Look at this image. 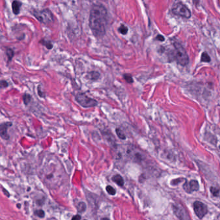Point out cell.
I'll list each match as a JSON object with an SVG mask.
<instances>
[{
	"label": "cell",
	"instance_id": "6da1fadb",
	"mask_svg": "<svg viewBox=\"0 0 220 220\" xmlns=\"http://www.w3.org/2000/svg\"><path fill=\"white\" fill-rule=\"evenodd\" d=\"M107 16V10L103 5H94L91 9L89 27L94 36L96 38H101L105 34Z\"/></svg>",
	"mask_w": 220,
	"mask_h": 220
},
{
	"label": "cell",
	"instance_id": "7a4b0ae2",
	"mask_svg": "<svg viewBox=\"0 0 220 220\" xmlns=\"http://www.w3.org/2000/svg\"><path fill=\"white\" fill-rule=\"evenodd\" d=\"M174 45L175 47L174 56L175 60L181 65H187L189 63V60L186 51L179 43H174Z\"/></svg>",
	"mask_w": 220,
	"mask_h": 220
},
{
	"label": "cell",
	"instance_id": "3957f363",
	"mask_svg": "<svg viewBox=\"0 0 220 220\" xmlns=\"http://www.w3.org/2000/svg\"><path fill=\"white\" fill-rule=\"evenodd\" d=\"M76 100L81 107L84 108H91L98 105V101L94 99L90 98L85 94H78L76 96Z\"/></svg>",
	"mask_w": 220,
	"mask_h": 220
},
{
	"label": "cell",
	"instance_id": "277c9868",
	"mask_svg": "<svg viewBox=\"0 0 220 220\" xmlns=\"http://www.w3.org/2000/svg\"><path fill=\"white\" fill-rule=\"evenodd\" d=\"M35 18L42 23L48 24L54 20V16L49 9H44L40 11H35L33 13Z\"/></svg>",
	"mask_w": 220,
	"mask_h": 220
},
{
	"label": "cell",
	"instance_id": "5b68a950",
	"mask_svg": "<svg viewBox=\"0 0 220 220\" xmlns=\"http://www.w3.org/2000/svg\"><path fill=\"white\" fill-rule=\"evenodd\" d=\"M172 12L175 15L183 17L185 18H189L191 16V12L190 10L181 3H179L175 5L172 9Z\"/></svg>",
	"mask_w": 220,
	"mask_h": 220
},
{
	"label": "cell",
	"instance_id": "8992f818",
	"mask_svg": "<svg viewBox=\"0 0 220 220\" xmlns=\"http://www.w3.org/2000/svg\"><path fill=\"white\" fill-rule=\"evenodd\" d=\"M193 207L195 214L199 218H203L208 212L207 207L201 201H195Z\"/></svg>",
	"mask_w": 220,
	"mask_h": 220
},
{
	"label": "cell",
	"instance_id": "52a82bcc",
	"mask_svg": "<svg viewBox=\"0 0 220 220\" xmlns=\"http://www.w3.org/2000/svg\"><path fill=\"white\" fill-rule=\"evenodd\" d=\"M172 209L174 213L180 219H189V214L187 213L186 209H185L183 206L180 205H173Z\"/></svg>",
	"mask_w": 220,
	"mask_h": 220
},
{
	"label": "cell",
	"instance_id": "ba28073f",
	"mask_svg": "<svg viewBox=\"0 0 220 220\" xmlns=\"http://www.w3.org/2000/svg\"><path fill=\"white\" fill-rule=\"evenodd\" d=\"M199 183L196 180H191L189 182H186L183 185V189L188 193H192L194 191L199 190Z\"/></svg>",
	"mask_w": 220,
	"mask_h": 220
},
{
	"label": "cell",
	"instance_id": "9c48e42d",
	"mask_svg": "<svg viewBox=\"0 0 220 220\" xmlns=\"http://www.w3.org/2000/svg\"><path fill=\"white\" fill-rule=\"evenodd\" d=\"M12 125V122H7L1 123L0 125V136L2 139L7 140L9 139L10 136L8 133V129L9 127H11Z\"/></svg>",
	"mask_w": 220,
	"mask_h": 220
},
{
	"label": "cell",
	"instance_id": "30bf717a",
	"mask_svg": "<svg viewBox=\"0 0 220 220\" xmlns=\"http://www.w3.org/2000/svg\"><path fill=\"white\" fill-rule=\"evenodd\" d=\"M112 180L113 182H114L115 183H116V185H118V186L123 187V185H124V183H125L124 179H123L122 175L120 174H116L114 175V176H112Z\"/></svg>",
	"mask_w": 220,
	"mask_h": 220
},
{
	"label": "cell",
	"instance_id": "8fae6325",
	"mask_svg": "<svg viewBox=\"0 0 220 220\" xmlns=\"http://www.w3.org/2000/svg\"><path fill=\"white\" fill-rule=\"evenodd\" d=\"M128 153L130 154L131 157L134 158V160L136 161V162H142L144 159L143 155L140 152H134L133 150H130Z\"/></svg>",
	"mask_w": 220,
	"mask_h": 220
},
{
	"label": "cell",
	"instance_id": "7c38bea8",
	"mask_svg": "<svg viewBox=\"0 0 220 220\" xmlns=\"http://www.w3.org/2000/svg\"><path fill=\"white\" fill-rule=\"evenodd\" d=\"M21 6V2H19V1H17V0L13 1V3L12 4V11H13L14 14L18 15V14L19 13V12H20Z\"/></svg>",
	"mask_w": 220,
	"mask_h": 220
},
{
	"label": "cell",
	"instance_id": "4fadbf2b",
	"mask_svg": "<svg viewBox=\"0 0 220 220\" xmlns=\"http://www.w3.org/2000/svg\"><path fill=\"white\" fill-rule=\"evenodd\" d=\"M86 209V205L85 204V203H84L83 201L78 203L77 205V210L78 212H80V213H83V212H85Z\"/></svg>",
	"mask_w": 220,
	"mask_h": 220
},
{
	"label": "cell",
	"instance_id": "5bb4252c",
	"mask_svg": "<svg viewBox=\"0 0 220 220\" xmlns=\"http://www.w3.org/2000/svg\"><path fill=\"white\" fill-rule=\"evenodd\" d=\"M88 77H89V79H90L91 80L96 81L100 78V74L98 72L92 71L89 73V74H88Z\"/></svg>",
	"mask_w": 220,
	"mask_h": 220
},
{
	"label": "cell",
	"instance_id": "9a60e30c",
	"mask_svg": "<svg viewBox=\"0 0 220 220\" xmlns=\"http://www.w3.org/2000/svg\"><path fill=\"white\" fill-rule=\"evenodd\" d=\"M106 191L107 192V193L110 195V196H114V195L116 194V190L114 189V188L112 187L110 185H107L106 187Z\"/></svg>",
	"mask_w": 220,
	"mask_h": 220
},
{
	"label": "cell",
	"instance_id": "2e32d148",
	"mask_svg": "<svg viewBox=\"0 0 220 220\" xmlns=\"http://www.w3.org/2000/svg\"><path fill=\"white\" fill-rule=\"evenodd\" d=\"M128 27L126 25H121L120 27H119V29H118V31H119V33L120 34H123V35H125V34H127L128 33Z\"/></svg>",
	"mask_w": 220,
	"mask_h": 220
},
{
	"label": "cell",
	"instance_id": "e0dca14e",
	"mask_svg": "<svg viewBox=\"0 0 220 220\" xmlns=\"http://www.w3.org/2000/svg\"><path fill=\"white\" fill-rule=\"evenodd\" d=\"M32 97L29 94H25L23 96V100L24 102V104L25 105H29L31 103Z\"/></svg>",
	"mask_w": 220,
	"mask_h": 220
},
{
	"label": "cell",
	"instance_id": "ac0fdd59",
	"mask_svg": "<svg viewBox=\"0 0 220 220\" xmlns=\"http://www.w3.org/2000/svg\"><path fill=\"white\" fill-rule=\"evenodd\" d=\"M116 134H117V136H118V138H120V139L123 140H124L126 139V136L125 135L124 133H123V131L121 130L120 128H116Z\"/></svg>",
	"mask_w": 220,
	"mask_h": 220
},
{
	"label": "cell",
	"instance_id": "d6986e66",
	"mask_svg": "<svg viewBox=\"0 0 220 220\" xmlns=\"http://www.w3.org/2000/svg\"><path fill=\"white\" fill-rule=\"evenodd\" d=\"M34 214H35L36 216L40 217V218H43L45 216V212H44L42 209L36 210V211H34Z\"/></svg>",
	"mask_w": 220,
	"mask_h": 220
},
{
	"label": "cell",
	"instance_id": "ffe728a7",
	"mask_svg": "<svg viewBox=\"0 0 220 220\" xmlns=\"http://www.w3.org/2000/svg\"><path fill=\"white\" fill-rule=\"evenodd\" d=\"M201 60L202 61H203V62L208 63L211 61V58H210V56L208 55V54L206 53H203L201 55Z\"/></svg>",
	"mask_w": 220,
	"mask_h": 220
},
{
	"label": "cell",
	"instance_id": "44dd1931",
	"mask_svg": "<svg viewBox=\"0 0 220 220\" xmlns=\"http://www.w3.org/2000/svg\"><path fill=\"white\" fill-rule=\"evenodd\" d=\"M6 54L7 56V58L9 59V61H11L12 58L14 56V51H12V49H7L6 51Z\"/></svg>",
	"mask_w": 220,
	"mask_h": 220
},
{
	"label": "cell",
	"instance_id": "7402d4cb",
	"mask_svg": "<svg viewBox=\"0 0 220 220\" xmlns=\"http://www.w3.org/2000/svg\"><path fill=\"white\" fill-rule=\"evenodd\" d=\"M40 43L42 44V45H43L44 46H45L48 49H53V44H52L51 43V41H46V40H44V39H43V40H41L40 41Z\"/></svg>",
	"mask_w": 220,
	"mask_h": 220
},
{
	"label": "cell",
	"instance_id": "603a6c76",
	"mask_svg": "<svg viewBox=\"0 0 220 220\" xmlns=\"http://www.w3.org/2000/svg\"><path fill=\"white\" fill-rule=\"evenodd\" d=\"M123 78L125 79V80L127 81L128 83H133V78L132 77V76L130 74H125L123 75Z\"/></svg>",
	"mask_w": 220,
	"mask_h": 220
},
{
	"label": "cell",
	"instance_id": "cb8c5ba5",
	"mask_svg": "<svg viewBox=\"0 0 220 220\" xmlns=\"http://www.w3.org/2000/svg\"><path fill=\"white\" fill-rule=\"evenodd\" d=\"M211 191L212 192V194H213V196H217L219 195V190L216 187H212L211 188Z\"/></svg>",
	"mask_w": 220,
	"mask_h": 220
},
{
	"label": "cell",
	"instance_id": "d4e9b609",
	"mask_svg": "<svg viewBox=\"0 0 220 220\" xmlns=\"http://www.w3.org/2000/svg\"><path fill=\"white\" fill-rule=\"evenodd\" d=\"M9 86V83L5 80H1V88H6Z\"/></svg>",
	"mask_w": 220,
	"mask_h": 220
},
{
	"label": "cell",
	"instance_id": "484cf974",
	"mask_svg": "<svg viewBox=\"0 0 220 220\" xmlns=\"http://www.w3.org/2000/svg\"><path fill=\"white\" fill-rule=\"evenodd\" d=\"M156 39H158V40H159L160 41H164L165 40V38L163 36H162V35H158L157 36Z\"/></svg>",
	"mask_w": 220,
	"mask_h": 220
},
{
	"label": "cell",
	"instance_id": "4316f807",
	"mask_svg": "<svg viewBox=\"0 0 220 220\" xmlns=\"http://www.w3.org/2000/svg\"><path fill=\"white\" fill-rule=\"evenodd\" d=\"M81 219V216L79 214H76L72 217V219Z\"/></svg>",
	"mask_w": 220,
	"mask_h": 220
},
{
	"label": "cell",
	"instance_id": "83f0119b",
	"mask_svg": "<svg viewBox=\"0 0 220 220\" xmlns=\"http://www.w3.org/2000/svg\"><path fill=\"white\" fill-rule=\"evenodd\" d=\"M17 205H17V207H18V208H20V205H20V204H17Z\"/></svg>",
	"mask_w": 220,
	"mask_h": 220
},
{
	"label": "cell",
	"instance_id": "f1b7e54d",
	"mask_svg": "<svg viewBox=\"0 0 220 220\" xmlns=\"http://www.w3.org/2000/svg\"><path fill=\"white\" fill-rule=\"evenodd\" d=\"M219 149H220V146H219Z\"/></svg>",
	"mask_w": 220,
	"mask_h": 220
}]
</instances>
